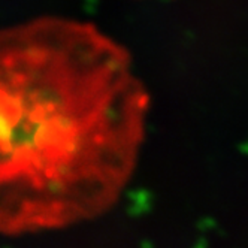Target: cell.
<instances>
[{
	"label": "cell",
	"instance_id": "1",
	"mask_svg": "<svg viewBox=\"0 0 248 248\" xmlns=\"http://www.w3.org/2000/svg\"><path fill=\"white\" fill-rule=\"evenodd\" d=\"M150 94L94 24L44 16L0 38V230L16 238L114 208L144 147Z\"/></svg>",
	"mask_w": 248,
	"mask_h": 248
}]
</instances>
